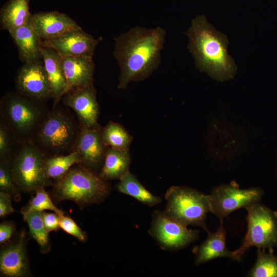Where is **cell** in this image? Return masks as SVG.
I'll list each match as a JSON object with an SVG mask.
<instances>
[{"label":"cell","instance_id":"1","mask_svg":"<svg viewBox=\"0 0 277 277\" xmlns=\"http://www.w3.org/2000/svg\"><path fill=\"white\" fill-rule=\"evenodd\" d=\"M166 34L161 27L136 26L114 38L113 55L120 69L118 89L145 80L158 68Z\"/></svg>","mask_w":277,"mask_h":277},{"label":"cell","instance_id":"2","mask_svg":"<svg viewBox=\"0 0 277 277\" xmlns=\"http://www.w3.org/2000/svg\"><path fill=\"white\" fill-rule=\"evenodd\" d=\"M185 33L189 38L187 48L200 71L221 81L234 76L237 66L228 53L227 37L209 23L205 15L193 19Z\"/></svg>","mask_w":277,"mask_h":277},{"label":"cell","instance_id":"3","mask_svg":"<svg viewBox=\"0 0 277 277\" xmlns=\"http://www.w3.org/2000/svg\"><path fill=\"white\" fill-rule=\"evenodd\" d=\"M50 110L46 101L16 91L9 92L0 101V122L8 128L18 144L31 143Z\"/></svg>","mask_w":277,"mask_h":277},{"label":"cell","instance_id":"4","mask_svg":"<svg viewBox=\"0 0 277 277\" xmlns=\"http://www.w3.org/2000/svg\"><path fill=\"white\" fill-rule=\"evenodd\" d=\"M111 190L110 184L98 173L76 164L55 182L52 196L56 202L71 201L82 208L101 203Z\"/></svg>","mask_w":277,"mask_h":277},{"label":"cell","instance_id":"5","mask_svg":"<svg viewBox=\"0 0 277 277\" xmlns=\"http://www.w3.org/2000/svg\"><path fill=\"white\" fill-rule=\"evenodd\" d=\"M81 126L67 109L53 106L35 133L31 143L50 157L73 151Z\"/></svg>","mask_w":277,"mask_h":277},{"label":"cell","instance_id":"6","mask_svg":"<svg viewBox=\"0 0 277 277\" xmlns=\"http://www.w3.org/2000/svg\"><path fill=\"white\" fill-rule=\"evenodd\" d=\"M165 198L163 212L168 217L187 227L200 226L209 232L206 220L211 210L209 195L189 187L173 186L167 190Z\"/></svg>","mask_w":277,"mask_h":277},{"label":"cell","instance_id":"7","mask_svg":"<svg viewBox=\"0 0 277 277\" xmlns=\"http://www.w3.org/2000/svg\"><path fill=\"white\" fill-rule=\"evenodd\" d=\"M45 158L31 143L18 144L11 164L14 179L22 191L35 192L49 184L45 171Z\"/></svg>","mask_w":277,"mask_h":277},{"label":"cell","instance_id":"8","mask_svg":"<svg viewBox=\"0 0 277 277\" xmlns=\"http://www.w3.org/2000/svg\"><path fill=\"white\" fill-rule=\"evenodd\" d=\"M246 209L247 232L242 245L233 251L238 261L251 247L262 249L277 243V218L274 213L258 203Z\"/></svg>","mask_w":277,"mask_h":277},{"label":"cell","instance_id":"9","mask_svg":"<svg viewBox=\"0 0 277 277\" xmlns=\"http://www.w3.org/2000/svg\"><path fill=\"white\" fill-rule=\"evenodd\" d=\"M148 232L162 249L175 250L188 246L197 238L199 231L168 217L164 212L155 211L152 215Z\"/></svg>","mask_w":277,"mask_h":277},{"label":"cell","instance_id":"10","mask_svg":"<svg viewBox=\"0 0 277 277\" xmlns=\"http://www.w3.org/2000/svg\"><path fill=\"white\" fill-rule=\"evenodd\" d=\"M261 195L258 189H240L234 183L220 186L209 195L210 212L222 221L236 210L257 203Z\"/></svg>","mask_w":277,"mask_h":277},{"label":"cell","instance_id":"11","mask_svg":"<svg viewBox=\"0 0 277 277\" xmlns=\"http://www.w3.org/2000/svg\"><path fill=\"white\" fill-rule=\"evenodd\" d=\"M16 91L30 97L47 101L52 98V91L44 63L41 61L24 63L15 78Z\"/></svg>","mask_w":277,"mask_h":277},{"label":"cell","instance_id":"12","mask_svg":"<svg viewBox=\"0 0 277 277\" xmlns=\"http://www.w3.org/2000/svg\"><path fill=\"white\" fill-rule=\"evenodd\" d=\"M102 128L100 126L81 127L73 150L78 154V165L98 174L103 166L107 148L102 140Z\"/></svg>","mask_w":277,"mask_h":277},{"label":"cell","instance_id":"13","mask_svg":"<svg viewBox=\"0 0 277 277\" xmlns=\"http://www.w3.org/2000/svg\"><path fill=\"white\" fill-rule=\"evenodd\" d=\"M96 93L92 84L71 90L61 98L64 106L75 112L81 127L95 128L100 126L98 124L100 107Z\"/></svg>","mask_w":277,"mask_h":277},{"label":"cell","instance_id":"14","mask_svg":"<svg viewBox=\"0 0 277 277\" xmlns=\"http://www.w3.org/2000/svg\"><path fill=\"white\" fill-rule=\"evenodd\" d=\"M101 37L95 38L82 28L68 31L48 40H40V45L52 48L62 56H93Z\"/></svg>","mask_w":277,"mask_h":277},{"label":"cell","instance_id":"15","mask_svg":"<svg viewBox=\"0 0 277 277\" xmlns=\"http://www.w3.org/2000/svg\"><path fill=\"white\" fill-rule=\"evenodd\" d=\"M1 275L27 277L31 275L24 230L12 241L4 244L0 251Z\"/></svg>","mask_w":277,"mask_h":277},{"label":"cell","instance_id":"16","mask_svg":"<svg viewBox=\"0 0 277 277\" xmlns=\"http://www.w3.org/2000/svg\"><path fill=\"white\" fill-rule=\"evenodd\" d=\"M30 22L41 41L56 37L71 30L81 28L67 14L56 11L32 14Z\"/></svg>","mask_w":277,"mask_h":277},{"label":"cell","instance_id":"17","mask_svg":"<svg viewBox=\"0 0 277 277\" xmlns=\"http://www.w3.org/2000/svg\"><path fill=\"white\" fill-rule=\"evenodd\" d=\"M62 65L67 83L65 93L93 84L95 66L92 56H62Z\"/></svg>","mask_w":277,"mask_h":277},{"label":"cell","instance_id":"18","mask_svg":"<svg viewBox=\"0 0 277 277\" xmlns=\"http://www.w3.org/2000/svg\"><path fill=\"white\" fill-rule=\"evenodd\" d=\"M9 33L17 47L18 56L22 62L29 63L43 60L40 39L30 22Z\"/></svg>","mask_w":277,"mask_h":277},{"label":"cell","instance_id":"19","mask_svg":"<svg viewBox=\"0 0 277 277\" xmlns=\"http://www.w3.org/2000/svg\"><path fill=\"white\" fill-rule=\"evenodd\" d=\"M222 222L223 220L221 221L220 226L216 232H209L206 240L193 249L196 265L219 257H228L237 260L233 251H230L226 248V232Z\"/></svg>","mask_w":277,"mask_h":277},{"label":"cell","instance_id":"20","mask_svg":"<svg viewBox=\"0 0 277 277\" xmlns=\"http://www.w3.org/2000/svg\"><path fill=\"white\" fill-rule=\"evenodd\" d=\"M41 49L44 65L52 89L54 106L59 103L65 93L67 87L66 80L62 65V56L52 48L41 46Z\"/></svg>","mask_w":277,"mask_h":277},{"label":"cell","instance_id":"21","mask_svg":"<svg viewBox=\"0 0 277 277\" xmlns=\"http://www.w3.org/2000/svg\"><path fill=\"white\" fill-rule=\"evenodd\" d=\"M131 157L129 150L107 147L103 166L98 173L103 180H120L129 171Z\"/></svg>","mask_w":277,"mask_h":277},{"label":"cell","instance_id":"22","mask_svg":"<svg viewBox=\"0 0 277 277\" xmlns=\"http://www.w3.org/2000/svg\"><path fill=\"white\" fill-rule=\"evenodd\" d=\"M30 0H8L0 11L1 29L8 32L30 22Z\"/></svg>","mask_w":277,"mask_h":277},{"label":"cell","instance_id":"23","mask_svg":"<svg viewBox=\"0 0 277 277\" xmlns=\"http://www.w3.org/2000/svg\"><path fill=\"white\" fill-rule=\"evenodd\" d=\"M116 189L120 193L132 196L147 206H154L162 202L160 197L149 191L130 171L119 180Z\"/></svg>","mask_w":277,"mask_h":277},{"label":"cell","instance_id":"24","mask_svg":"<svg viewBox=\"0 0 277 277\" xmlns=\"http://www.w3.org/2000/svg\"><path fill=\"white\" fill-rule=\"evenodd\" d=\"M79 156L73 151L68 154L46 157L45 171L47 179L55 181L62 177L74 165L78 164Z\"/></svg>","mask_w":277,"mask_h":277},{"label":"cell","instance_id":"25","mask_svg":"<svg viewBox=\"0 0 277 277\" xmlns=\"http://www.w3.org/2000/svg\"><path fill=\"white\" fill-rule=\"evenodd\" d=\"M101 134L104 144L107 147L129 150L133 137L120 124L109 122L102 128Z\"/></svg>","mask_w":277,"mask_h":277},{"label":"cell","instance_id":"26","mask_svg":"<svg viewBox=\"0 0 277 277\" xmlns=\"http://www.w3.org/2000/svg\"><path fill=\"white\" fill-rule=\"evenodd\" d=\"M27 223L30 236L39 246L43 254L48 253L51 248V243L42 218V212L34 211L23 216Z\"/></svg>","mask_w":277,"mask_h":277},{"label":"cell","instance_id":"27","mask_svg":"<svg viewBox=\"0 0 277 277\" xmlns=\"http://www.w3.org/2000/svg\"><path fill=\"white\" fill-rule=\"evenodd\" d=\"M35 193V195L21 209L23 216L32 212H43L45 210H51L59 215L64 213L54 205L45 187L37 189Z\"/></svg>","mask_w":277,"mask_h":277},{"label":"cell","instance_id":"28","mask_svg":"<svg viewBox=\"0 0 277 277\" xmlns=\"http://www.w3.org/2000/svg\"><path fill=\"white\" fill-rule=\"evenodd\" d=\"M252 277H277V258L259 248L256 261L249 273Z\"/></svg>","mask_w":277,"mask_h":277},{"label":"cell","instance_id":"29","mask_svg":"<svg viewBox=\"0 0 277 277\" xmlns=\"http://www.w3.org/2000/svg\"><path fill=\"white\" fill-rule=\"evenodd\" d=\"M0 191L11 194L16 202L21 200L22 191L14 179L11 161L0 162Z\"/></svg>","mask_w":277,"mask_h":277},{"label":"cell","instance_id":"30","mask_svg":"<svg viewBox=\"0 0 277 277\" xmlns=\"http://www.w3.org/2000/svg\"><path fill=\"white\" fill-rule=\"evenodd\" d=\"M17 145L10 130L0 122V162L11 161Z\"/></svg>","mask_w":277,"mask_h":277},{"label":"cell","instance_id":"31","mask_svg":"<svg viewBox=\"0 0 277 277\" xmlns=\"http://www.w3.org/2000/svg\"><path fill=\"white\" fill-rule=\"evenodd\" d=\"M60 216V226L63 231L77 239L81 242H85L87 240L86 233L83 231L75 221L65 213Z\"/></svg>","mask_w":277,"mask_h":277},{"label":"cell","instance_id":"32","mask_svg":"<svg viewBox=\"0 0 277 277\" xmlns=\"http://www.w3.org/2000/svg\"><path fill=\"white\" fill-rule=\"evenodd\" d=\"M13 197L8 193L0 191V217H4L13 213L15 209L12 206Z\"/></svg>","mask_w":277,"mask_h":277},{"label":"cell","instance_id":"33","mask_svg":"<svg viewBox=\"0 0 277 277\" xmlns=\"http://www.w3.org/2000/svg\"><path fill=\"white\" fill-rule=\"evenodd\" d=\"M42 218L44 225L49 233L56 231L60 228V216L56 212L43 211Z\"/></svg>","mask_w":277,"mask_h":277},{"label":"cell","instance_id":"34","mask_svg":"<svg viewBox=\"0 0 277 277\" xmlns=\"http://www.w3.org/2000/svg\"><path fill=\"white\" fill-rule=\"evenodd\" d=\"M16 230L15 223L12 221H3L0 224V243L5 244L12 237Z\"/></svg>","mask_w":277,"mask_h":277}]
</instances>
